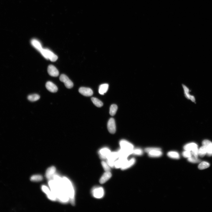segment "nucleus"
I'll use <instances>...</instances> for the list:
<instances>
[{"label": "nucleus", "instance_id": "nucleus-17", "mask_svg": "<svg viewBox=\"0 0 212 212\" xmlns=\"http://www.w3.org/2000/svg\"><path fill=\"white\" fill-rule=\"evenodd\" d=\"M111 152L110 150L108 148H104L101 149L99 151V154L100 155V158L102 160H104L107 158Z\"/></svg>", "mask_w": 212, "mask_h": 212}, {"label": "nucleus", "instance_id": "nucleus-25", "mask_svg": "<svg viewBox=\"0 0 212 212\" xmlns=\"http://www.w3.org/2000/svg\"><path fill=\"white\" fill-rule=\"evenodd\" d=\"M207 147L205 146H202L198 150V156L201 157H203L206 154Z\"/></svg>", "mask_w": 212, "mask_h": 212}, {"label": "nucleus", "instance_id": "nucleus-22", "mask_svg": "<svg viewBox=\"0 0 212 212\" xmlns=\"http://www.w3.org/2000/svg\"><path fill=\"white\" fill-rule=\"evenodd\" d=\"M136 162L135 158H132L130 159V160H128L122 166L121 168L122 170H125L127 169L132 167L134 164Z\"/></svg>", "mask_w": 212, "mask_h": 212}, {"label": "nucleus", "instance_id": "nucleus-18", "mask_svg": "<svg viewBox=\"0 0 212 212\" xmlns=\"http://www.w3.org/2000/svg\"><path fill=\"white\" fill-rule=\"evenodd\" d=\"M112 176V174L110 172H106L101 177L99 182L101 184H104L110 179Z\"/></svg>", "mask_w": 212, "mask_h": 212}, {"label": "nucleus", "instance_id": "nucleus-23", "mask_svg": "<svg viewBox=\"0 0 212 212\" xmlns=\"http://www.w3.org/2000/svg\"><path fill=\"white\" fill-rule=\"evenodd\" d=\"M109 85L107 84H104L100 85L99 88V92L101 95H104L107 92L108 88Z\"/></svg>", "mask_w": 212, "mask_h": 212}, {"label": "nucleus", "instance_id": "nucleus-34", "mask_svg": "<svg viewBox=\"0 0 212 212\" xmlns=\"http://www.w3.org/2000/svg\"><path fill=\"white\" fill-rule=\"evenodd\" d=\"M102 167H103L104 170L106 172H110V167L108 164L106 162L103 161L102 162Z\"/></svg>", "mask_w": 212, "mask_h": 212}, {"label": "nucleus", "instance_id": "nucleus-1", "mask_svg": "<svg viewBox=\"0 0 212 212\" xmlns=\"http://www.w3.org/2000/svg\"><path fill=\"white\" fill-rule=\"evenodd\" d=\"M48 185L51 191L55 195L57 200L62 203L68 202L69 198L66 192L62 178L56 174L52 179L49 180Z\"/></svg>", "mask_w": 212, "mask_h": 212}, {"label": "nucleus", "instance_id": "nucleus-24", "mask_svg": "<svg viewBox=\"0 0 212 212\" xmlns=\"http://www.w3.org/2000/svg\"><path fill=\"white\" fill-rule=\"evenodd\" d=\"M167 156L170 158L174 159H179L180 158V154L176 151H170L167 153Z\"/></svg>", "mask_w": 212, "mask_h": 212}, {"label": "nucleus", "instance_id": "nucleus-31", "mask_svg": "<svg viewBox=\"0 0 212 212\" xmlns=\"http://www.w3.org/2000/svg\"><path fill=\"white\" fill-rule=\"evenodd\" d=\"M188 160L189 162L193 163H200L202 161L201 160L193 156L188 158Z\"/></svg>", "mask_w": 212, "mask_h": 212}, {"label": "nucleus", "instance_id": "nucleus-15", "mask_svg": "<svg viewBox=\"0 0 212 212\" xmlns=\"http://www.w3.org/2000/svg\"><path fill=\"white\" fill-rule=\"evenodd\" d=\"M128 161L127 158H119L114 163V167L116 168H121Z\"/></svg>", "mask_w": 212, "mask_h": 212}, {"label": "nucleus", "instance_id": "nucleus-12", "mask_svg": "<svg viewBox=\"0 0 212 212\" xmlns=\"http://www.w3.org/2000/svg\"><path fill=\"white\" fill-rule=\"evenodd\" d=\"M79 92L82 95L86 96H90L93 94L92 89L89 88L81 87L79 89Z\"/></svg>", "mask_w": 212, "mask_h": 212}, {"label": "nucleus", "instance_id": "nucleus-6", "mask_svg": "<svg viewBox=\"0 0 212 212\" xmlns=\"http://www.w3.org/2000/svg\"><path fill=\"white\" fill-rule=\"evenodd\" d=\"M60 80L63 82L67 88L70 89L73 87L74 84L67 76L64 74H61L60 77Z\"/></svg>", "mask_w": 212, "mask_h": 212}, {"label": "nucleus", "instance_id": "nucleus-10", "mask_svg": "<svg viewBox=\"0 0 212 212\" xmlns=\"http://www.w3.org/2000/svg\"><path fill=\"white\" fill-rule=\"evenodd\" d=\"M56 168L54 166H51L49 167L46 170V176L48 180L52 179L53 176L56 174Z\"/></svg>", "mask_w": 212, "mask_h": 212}, {"label": "nucleus", "instance_id": "nucleus-2", "mask_svg": "<svg viewBox=\"0 0 212 212\" xmlns=\"http://www.w3.org/2000/svg\"><path fill=\"white\" fill-rule=\"evenodd\" d=\"M65 189L69 197L70 201L72 205L75 204V192L73 185L68 178L66 177L62 178Z\"/></svg>", "mask_w": 212, "mask_h": 212}, {"label": "nucleus", "instance_id": "nucleus-9", "mask_svg": "<svg viewBox=\"0 0 212 212\" xmlns=\"http://www.w3.org/2000/svg\"><path fill=\"white\" fill-rule=\"evenodd\" d=\"M108 129L110 133L114 134L116 132V125L115 120L113 118L109 119L107 124Z\"/></svg>", "mask_w": 212, "mask_h": 212}, {"label": "nucleus", "instance_id": "nucleus-33", "mask_svg": "<svg viewBox=\"0 0 212 212\" xmlns=\"http://www.w3.org/2000/svg\"><path fill=\"white\" fill-rule=\"evenodd\" d=\"M207 153L206 155L208 156H212V143H210L209 145L206 147Z\"/></svg>", "mask_w": 212, "mask_h": 212}, {"label": "nucleus", "instance_id": "nucleus-16", "mask_svg": "<svg viewBox=\"0 0 212 212\" xmlns=\"http://www.w3.org/2000/svg\"><path fill=\"white\" fill-rule=\"evenodd\" d=\"M46 87L48 90L52 92H56L58 90V88L53 82H48L46 84Z\"/></svg>", "mask_w": 212, "mask_h": 212}, {"label": "nucleus", "instance_id": "nucleus-29", "mask_svg": "<svg viewBox=\"0 0 212 212\" xmlns=\"http://www.w3.org/2000/svg\"><path fill=\"white\" fill-rule=\"evenodd\" d=\"M210 165L209 163L206 162H200L198 166V168L200 170H203L208 168Z\"/></svg>", "mask_w": 212, "mask_h": 212}, {"label": "nucleus", "instance_id": "nucleus-8", "mask_svg": "<svg viewBox=\"0 0 212 212\" xmlns=\"http://www.w3.org/2000/svg\"><path fill=\"white\" fill-rule=\"evenodd\" d=\"M92 193L94 198H102L104 195V189L102 187L94 188L92 190Z\"/></svg>", "mask_w": 212, "mask_h": 212}, {"label": "nucleus", "instance_id": "nucleus-14", "mask_svg": "<svg viewBox=\"0 0 212 212\" xmlns=\"http://www.w3.org/2000/svg\"><path fill=\"white\" fill-rule=\"evenodd\" d=\"M148 156L151 157H158L161 156L162 152L161 149L157 148L154 150H152L148 153Z\"/></svg>", "mask_w": 212, "mask_h": 212}, {"label": "nucleus", "instance_id": "nucleus-28", "mask_svg": "<svg viewBox=\"0 0 212 212\" xmlns=\"http://www.w3.org/2000/svg\"><path fill=\"white\" fill-rule=\"evenodd\" d=\"M40 96L37 94H34L28 96V99L31 102H34L39 100L40 98Z\"/></svg>", "mask_w": 212, "mask_h": 212}, {"label": "nucleus", "instance_id": "nucleus-32", "mask_svg": "<svg viewBox=\"0 0 212 212\" xmlns=\"http://www.w3.org/2000/svg\"><path fill=\"white\" fill-rule=\"evenodd\" d=\"M143 154V150L141 149L138 148L134 149L132 154L136 155L141 156Z\"/></svg>", "mask_w": 212, "mask_h": 212}, {"label": "nucleus", "instance_id": "nucleus-27", "mask_svg": "<svg viewBox=\"0 0 212 212\" xmlns=\"http://www.w3.org/2000/svg\"><path fill=\"white\" fill-rule=\"evenodd\" d=\"M92 100L93 103H94L96 106L98 107H100L102 106L103 105V104L102 101L99 100L98 99L96 98H92Z\"/></svg>", "mask_w": 212, "mask_h": 212}, {"label": "nucleus", "instance_id": "nucleus-20", "mask_svg": "<svg viewBox=\"0 0 212 212\" xmlns=\"http://www.w3.org/2000/svg\"><path fill=\"white\" fill-rule=\"evenodd\" d=\"M31 43L33 47L40 52L43 48L41 43L37 39H34L31 40Z\"/></svg>", "mask_w": 212, "mask_h": 212}, {"label": "nucleus", "instance_id": "nucleus-11", "mask_svg": "<svg viewBox=\"0 0 212 212\" xmlns=\"http://www.w3.org/2000/svg\"><path fill=\"white\" fill-rule=\"evenodd\" d=\"M48 72L49 75L52 77H57L59 74L57 68L55 66L51 64L48 66Z\"/></svg>", "mask_w": 212, "mask_h": 212}, {"label": "nucleus", "instance_id": "nucleus-26", "mask_svg": "<svg viewBox=\"0 0 212 212\" xmlns=\"http://www.w3.org/2000/svg\"><path fill=\"white\" fill-rule=\"evenodd\" d=\"M43 177L40 175H35L31 177L30 180L31 181L39 182L42 181L43 180Z\"/></svg>", "mask_w": 212, "mask_h": 212}, {"label": "nucleus", "instance_id": "nucleus-36", "mask_svg": "<svg viewBox=\"0 0 212 212\" xmlns=\"http://www.w3.org/2000/svg\"><path fill=\"white\" fill-rule=\"evenodd\" d=\"M212 142L209 140H205L203 141L202 144L203 146L207 147Z\"/></svg>", "mask_w": 212, "mask_h": 212}, {"label": "nucleus", "instance_id": "nucleus-4", "mask_svg": "<svg viewBox=\"0 0 212 212\" xmlns=\"http://www.w3.org/2000/svg\"><path fill=\"white\" fill-rule=\"evenodd\" d=\"M119 158L118 152H110L107 157V163L110 167H114V163L115 160Z\"/></svg>", "mask_w": 212, "mask_h": 212}, {"label": "nucleus", "instance_id": "nucleus-21", "mask_svg": "<svg viewBox=\"0 0 212 212\" xmlns=\"http://www.w3.org/2000/svg\"><path fill=\"white\" fill-rule=\"evenodd\" d=\"M119 158H127L129 155L132 154V152L127 151L121 148L118 152Z\"/></svg>", "mask_w": 212, "mask_h": 212}, {"label": "nucleus", "instance_id": "nucleus-35", "mask_svg": "<svg viewBox=\"0 0 212 212\" xmlns=\"http://www.w3.org/2000/svg\"><path fill=\"white\" fill-rule=\"evenodd\" d=\"M182 155L185 158H189L192 156V152L188 150H185L182 153Z\"/></svg>", "mask_w": 212, "mask_h": 212}, {"label": "nucleus", "instance_id": "nucleus-19", "mask_svg": "<svg viewBox=\"0 0 212 212\" xmlns=\"http://www.w3.org/2000/svg\"><path fill=\"white\" fill-rule=\"evenodd\" d=\"M198 148V145L196 143H191L186 144L184 147V149L185 150H188L192 152L193 150Z\"/></svg>", "mask_w": 212, "mask_h": 212}, {"label": "nucleus", "instance_id": "nucleus-13", "mask_svg": "<svg viewBox=\"0 0 212 212\" xmlns=\"http://www.w3.org/2000/svg\"><path fill=\"white\" fill-rule=\"evenodd\" d=\"M182 86L184 89V93L187 99H190L192 102H195V97L194 96L190 95V90L184 84H182Z\"/></svg>", "mask_w": 212, "mask_h": 212}, {"label": "nucleus", "instance_id": "nucleus-7", "mask_svg": "<svg viewBox=\"0 0 212 212\" xmlns=\"http://www.w3.org/2000/svg\"><path fill=\"white\" fill-rule=\"evenodd\" d=\"M120 144L121 148L127 151L132 152L134 146L132 144L127 141L122 140L120 141Z\"/></svg>", "mask_w": 212, "mask_h": 212}, {"label": "nucleus", "instance_id": "nucleus-30", "mask_svg": "<svg viewBox=\"0 0 212 212\" xmlns=\"http://www.w3.org/2000/svg\"><path fill=\"white\" fill-rule=\"evenodd\" d=\"M118 109L117 106L115 104H112L110 106V114L112 116H114L116 113Z\"/></svg>", "mask_w": 212, "mask_h": 212}, {"label": "nucleus", "instance_id": "nucleus-5", "mask_svg": "<svg viewBox=\"0 0 212 212\" xmlns=\"http://www.w3.org/2000/svg\"><path fill=\"white\" fill-rule=\"evenodd\" d=\"M41 189L47 195V198L52 201H55L57 200L55 195L48 188L46 185H42Z\"/></svg>", "mask_w": 212, "mask_h": 212}, {"label": "nucleus", "instance_id": "nucleus-3", "mask_svg": "<svg viewBox=\"0 0 212 212\" xmlns=\"http://www.w3.org/2000/svg\"><path fill=\"white\" fill-rule=\"evenodd\" d=\"M40 52L46 59H49L52 62H55L57 60L58 56L48 49L42 48Z\"/></svg>", "mask_w": 212, "mask_h": 212}]
</instances>
